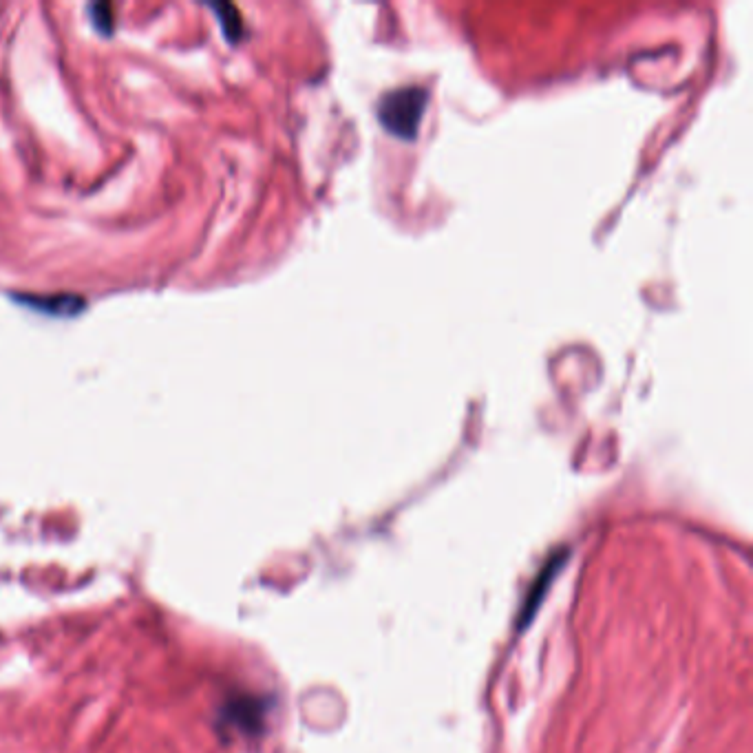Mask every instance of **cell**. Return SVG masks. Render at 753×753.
<instances>
[{
  "label": "cell",
  "mask_w": 753,
  "mask_h": 753,
  "mask_svg": "<svg viewBox=\"0 0 753 753\" xmlns=\"http://www.w3.org/2000/svg\"><path fill=\"white\" fill-rule=\"evenodd\" d=\"M429 104V93L420 87L398 89L383 95L378 104V122L387 133L400 140H416L420 122Z\"/></svg>",
  "instance_id": "6da1fadb"
},
{
  "label": "cell",
  "mask_w": 753,
  "mask_h": 753,
  "mask_svg": "<svg viewBox=\"0 0 753 753\" xmlns=\"http://www.w3.org/2000/svg\"><path fill=\"white\" fill-rule=\"evenodd\" d=\"M566 559H568V550H559V553L550 557L546 561V566L537 572L533 586H530L528 595H526L524 606H522V610H519V623H517L519 630H524V625H528V621L533 619V614L537 612L539 603H542V599L546 597L550 583L555 581L557 572L561 570V566L566 564Z\"/></svg>",
  "instance_id": "7a4b0ae2"
},
{
  "label": "cell",
  "mask_w": 753,
  "mask_h": 753,
  "mask_svg": "<svg viewBox=\"0 0 753 753\" xmlns=\"http://www.w3.org/2000/svg\"><path fill=\"white\" fill-rule=\"evenodd\" d=\"M221 720L232 729L243 731V734H254L263 725L265 709L263 703L252 696H239L230 698V701L221 707Z\"/></svg>",
  "instance_id": "3957f363"
}]
</instances>
